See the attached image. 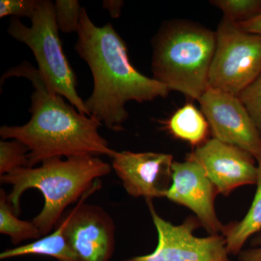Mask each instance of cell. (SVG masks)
Returning <instances> with one entry per match:
<instances>
[{
    "label": "cell",
    "instance_id": "1",
    "mask_svg": "<svg viewBox=\"0 0 261 261\" xmlns=\"http://www.w3.org/2000/svg\"><path fill=\"white\" fill-rule=\"evenodd\" d=\"M74 49L88 64L94 88L84 101L89 116L113 132L123 130L126 104L168 97L171 89L141 73L132 65L126 42L111 23L99 27L83 8Z\"/></svg>",
    "mask_w": 261,
    "mask_h": 261
},
{
    "label": "cell",
    "instance_id": "2",
    "mask_svg": "<svg viewBox=\"0 0 261 261\" xmlns=\"http://www.w3.org/2000/svg\"><path fill=\"white\" fill-rule=\"evenodd\" d=\"M11 77L27 79L35 89L29 109L32 117L23 126H1L0 136L4 140L20 141L29 147V167L53 158L114 156L116 151L99 135L102 123L77 112L63 97L48 88L37 68L23 62L5 72L1 85Z\"/></svg>",
    "mask_w": 261,
    "mask_h": 261
},
{
    "label": "cell",
    "instance_id": "3",
    "mask_svg": "<svg viewBox=\"0 0 261 261\" xmlns=\"http://www.w3.org/2000/svg\"><path fill=\"white\" fill-rule=\"evenodd\" d=\"M40 164L15 169L0 176V181L11 185L8 200L16 216L21 212L24 192L34 189L42 193L44 206L32 221L44 237L56 227L67 207L97 190L98 178L109 174L112 167L100 158L91 155L53 158Z\"/></svg>",
    "mask_w": 261,
    "mask_h": 261
},
{
    "label": "cell",
    "instance_id": "4",
    "mask_svg": "<svg viewBox=\"0 0 261 261\" xmlns=\"http://www.w3.org/2000/svg\"><path fill=\"white\" fill-rule=\"evenodd\" d=\"M152 47L154 80L198 102L209 87L216 32L192 20H167L152 38Z\"/></svg>",
    "mask_w": 261,
    "mask_h": 261
},
{
    "label": "cell",
    "instance_id": "5",
    "mask_svg": "<svg viewBox=\"0 0 261 261\" xmlns=\"http://www.w3.org/2000/svg\"><path fill=\"white\" fill-rule=\"evenodd\" d=\"M31 20L32 25L27 27L20 18L12 17L8 34L30 48L37 61V69L48 88L66 98L79 112L89 116L84 101L77 93L74 71L63 51L54 3L49 0H38Z\"/></svg>",
    "mask_w": 261,
    "mask_h": 261
},
{
    "label": "cell",
    "instance_id": "6",
    "mask_svg": "<svg viewBox=\"0 0 261 261\" xmlns=\"http://www.w3.org/2000/svg\"><path fill=\"white\" fill-rule=\"evenodd\" d=\"M209 87L239 97L261 73V35L223 17L218 25Z\"/></svg>",
    "mask_w": 261,
    "mask_h": 261
},
{
    "label": "cell",
    "instance_id": "7",
    "mask_svg": "<svg viewBox=\"0 0 261 261\" xmlns=\"http://www.w3.org/2000/svg\"><path fill=\"white\" fill-rule=\"evenodd\" d=\"M146 201L158 233L157 247L147 255L123 261H231L222 234L198 238L194 234L201 226L197 218L173 224L158 214L152 200Z\"/></svg>",
    "mask_w": 261,
    "mask_h": 261
},
{
    "label": "cell",
    "instance_id": "8",
    "mask_svg": "<svg viewBox=\"0 0 261 261\" xmlns=\"http://www.w3.org/2000/svg\"><path fill=\"white\" fill-rule=\"evenodd\" d=\"M214 138L261 158V137L239 97L208 87L200 100Z\"/></svg>",
    "mask_w": 261,
    "mask_h": 261
},
{
    "label": "cell",
    "instance_id": "9",
    "mask_svg": "<svg viewBox=\"0 0 261 261\" xmlns=\"http://www.w3.org/2000/svg\"><path fill=\"white\" fill-rule=\"evenodd\" d=\"M83 200L58 222L63 224L65 237L79 260L110 261L116 243L114 221L102 207Z\"/></svg>",
    "mask_w": 261,
    "mask_h": 261
},
{
    "label": "cell",
    "instance_id": "10",
    "mask_svg": "<svg viewBox=\"0 0 261 261\" xmlns=\"http://www.w3.org/2000/svg\"><path fill=\"white\" fill-rule=\"evenodd\" d=\"M200 165L217 189L228 196L237 188L256 185V160L247 151L213 137L187 154V159Z\"/></svg>",
    "mask_w": 261,
    "mask_h": 261
},
{
    "label": "cell",
    "instance_id": "11",
    "mask_svg": "<svg viewBox=\"0 0 261 261\" xmlns=\"http://www.w3.org/2000/svg\"><path fill=\"white\" fill-rule=\"evenodd\" d=\"M173 162L171 154L116 151L112 168L128 195L152 200L166 197L172 182Z\"/></svg>",
    "mask_w": 261,
    "mask_h": 261
},
{
    "label": "cell",
    "instance_id": "12",
    "mask_svg": "<svg viewBox=\"0 0 261 261\" xmlns=\"http://www.w3.org/2000/svg\"><path fill=\"white\" fill-rule=\"evenodd\" d=\"M172 172L166 198L192 211L210 235L222 234L225 225L215 210V200L219 194L202 166L191 160L174 161Z\"/></svg>",
    "mask_w": 261,
    "mask_h": 261
},
{
    "label": "cell",
    "instance_id": "13",
    "mask_svg": "<svg viewBox=\"0 0 261 261\" xmlns=\"http://www.w3.org/2000/svg\"><path fill=\"white\" fill-rule=\"evenodd\" d=\"M165 128L175 138L200 147L209 140L211 128L205 116L191 102L178 109L168 121Z\"/></svg>",
    "mask_w": 261,
    "mask_h": 261
},
{
    "label": "cell",
    "instance_id": "14",
    "mask_svg": "<svg viewBox=\"0 0 261 261\" xmlns=\"http://www.w3.org/2000/svg\"><path fill=\"white\" fill-rule=\"evenodd\" d=\"M25 255H44L59 261H80L65 237L61 222L56 224L54 231L49 234L32 243L2 252L0 259L6 260Z\"/></svg>",
    "mask_w": 261,
    "mask_h": 261
},
{
    "label": "cell",
    "instance_id": "15",
    "mask_svg": "<svg viewBox=\"0 0 261 261\" xmlns=\"http://www.w3.org/2000/svg\"><path fill=\"white\" fill-rule=\"evenodd\" d=\"M256 162L257 189L250 209L241 221L225 225L223 231L229 255H239L247 240L261 230V158Z\"/></svg>",
    "mask_w": 261,
    "mask_h": 261
},
{
    "label": "cell",
    "instance_id": "16",
    "mask_svg": "<svg viewBox=\"0 0 261 261\" xmlns=\"http://www.w3.org/2000/svg\"><path fill=\"white\" fill-rule=\"evenodd\" d=\"M0 233L10 237L14 245L25 240H37L42 238V233L33 221L18 219L3 189L0 190Z\"/></svg>",
    "mask_w": 261,
    "mask_h": 261
},
{
    "label": "cell",
    "instance_id": "17",
    "mask_svg": "<svg viewBox=\"0 0 261 261\" xmlns=\"http://www.w3.org/2000/svg\"><path fill=\"white\" fill-rule=\"evenodd\" d=\"M211 4L222 11L225 18L243 23L261 13V0H211Z\"/></svg>",
    "mask_w": 261,
    "mask_h": 261
},
{
    "label": "cell",
    "instance_id": "18",
    "mask_svg": "<svg viewBox=\"0 0 261 261\" xmlns=\"http://www.w3.org/2000/svg\"><path fill=\"white\" fill-rule=\"evenodd\" d=\"M29 149L18 140L0 142V176L15 169L29 167Z\"/></svg>",
    "mask_w": 261,
    "mask_h": 261
},
{
    "label": "cell",
    "instance_id": "19",
    "mask_svg": "<svg viewBox=\"0 0 261 261\" xmlns=\"http://www.w3.org/2000/svg\"><path fill=\"white\" fill-rule=\"evenodd\" d=\"M55 14L58 29L65 34L77 32L82 9L77 0H56Z\"/></svg>",
    "mask_w": 261,
    "mask_h": 261
},
{
    "label": "cell",
    "instance_id": "20",
    "mask_svg": "<svg viewBox=\"0 0 261 261\" xmlns=\"http://www.w3.org/2000/svg\"><path fill=\"white\" fill-rule=\"evenodd\" d=\"M261 137V73L239 95Z\"/></svg>",
    "mask_w": 261,
    "mask_h": 261
},
{
    "label": "cell",
    "instance_id": "21",
    "mask_svg": "<svg viewBox=\"0 0 261 261\" xmlns=\"http://www.w3.org/2000/svg\"><path fill=\"white\" fill-rule=\"evenodd\" d=\"M38 0H1L0 1V18L13 16L15 18H32Z\"/></svg>",
    "mask_w": 261,
    "mask_h": 261
},
{
    "label": "cell",
    "instance_id": "22",
    "mask_svg": "<svg viewBox=\"0 0 261 261\" xmlns=\"http://www.w3.org/2000/svg\"><path fill=\"white\" fill-rule=\"evenodd\" d=\"M256 247L242 250L239 254L240 261H261V234L259 235L254 241Z\"/></svg>",
    "mask_w": 261,
    "mask_h": 261
},
{
    "label": "cell",
    "instance_id": "23",
    "mask_svg": "<svg viewBox=\"0 0 261 261\" xmlns=\"http://www.w3.org/2000/svg\"><path fill=\"white\" fill-rule=\"evenodd\" d=\"M238 25L247 32L261 35V13L255 18L243 23H239Z\"/></svg>",
    "mask_w": 261,
    "mask_h": 261
},
{
    "label": "cell",
    "instance_id": "24",
    "mask_svg": "<svg viewBox=\"0 0 261 261\" xmlns=\"http://www.w3.org/2000/svg\"><path fill=\"white\" fill-rule=\"evenodd\" d=\"M124 3L121 0H106L103 1L102 7L107 10L112 18H117L121 15L122 7Z\"/></svg>",
    "mask_w": 261,
    "mask_h": 261
}]
</instances>
